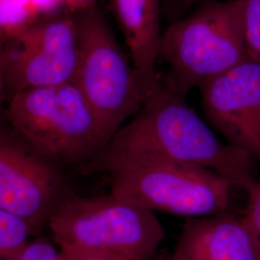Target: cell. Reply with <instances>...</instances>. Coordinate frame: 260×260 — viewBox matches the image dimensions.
<instances>
[{"label": "cell", "mask_w": 260, "mask_h": 260, "mask_svg": "<svg viewBox=\"0 0 260 260\" xmlns=\"http://www.w3.org/2000/svg\"><path fill=\"white\" fill-rule=\"evenodd\" d=\"M255 159L220 139L182 98L163 84L134 119L103 149L75 170L81 176L120 172L162 163L206 168L250 195L258 178Z\"/></svg>", "instance_id": "1"}, {"label": "cell", "mask_w": 260, "mask_h": 260, "mask_svg": "<svg viewBox=\"0 0 260 260\" xmlns=\"http://www.w3.org/2000/svg\"><path fill=\"white\" fill-rule=\"evenodd\" d=\"M248 59L244 0L199 5L163 32L158 54L169 67L162 82L182 98Z\"/></svg>", "instance_id": "2"}, {"label": "cell", "mask_w": 260, "mask_h": 260, "mask_svg": "<svg viewBox=\"0 0 260 260\" xmlns=\"http://www.w3.org/2000/svg\"><path fill=\"white\" fill-rule=\"evenodd\" d=\"M4 118L39 153L68 167H79L106 145L83 93L73 82L33 88L14 95Z\"/></svg>", "instance_id": "3"}, {"label": "cell", "mask_w": 260, "mask_h": 260, "mask_svg": "<svg viewBox=\"0 0 260 260\" xmlns=\"http://www.w3.org/2000/svg\"><path fill=\"white\" fill-rule=\"evenodd\" d=\"M78 59L74 83L83 93L106 144L147 101L139 76L96 5L75 12Z\"/></svg>", "instance_id": "4"}, {"label": "cell", "mask_w": 260, "mask_h": 260, "mask_svg": "<svg viewBox=\"0 0 260 260\" xmlns=\"http://www.w3.org/2000/svg\"><path fill=\"white\" fill-rule=\"evenodd\" d=\"M60 248L109 251L150 260L165 236L155 213L117 196H74L48 222Z\"/></svg>", "instance_id": "5"}, {"label": "cell", "mask_w": 260, "mask_h": 260, "mask_svg": "<svg viewBox=\"0 0 260 260\" xmlns=\"http://www.w3.org/2000/svg\"><path fill=\"white\" fill-rule=\"evenodd\" d=\"M111 194L151 211L201 218L232 211L233 190L206 168L162 163L112 173Z\"/></svg>", "instance_id": "6"}, {"label": "cell", "mask_w": 260, "mask_h": 260, "mask_svg": "<svg viewBox=\"0 0 260 260\" xmlns=\"http://www.w3.org/2000/svg\"><path fill=\"white\" fill-rule=\"evenodd\" d=\"M78 59L75 12L42 17L1 42L0 88L8 101L28 89L73 82Z\"/></svg>", "instance_id": "7"}, {"label": "cell", "mask_w": 260, "mask_h": 260, "mask_svg": "<svg viewBox=\"0 0 260 260\" xmlns=\"http://www.w3.org/2000/svg\"><path fill=\"white\" fill-rule=\"evenodd\" d=\"M66 168L39 153L4 118L0 130V208L18 214L33 232L48 224L76 195Z\"/></svg>", "instance_id": "8"}, {"label": "cell", "mask_w": 260, "mask_h": 260, "mask_svg": "<svg viewBox=\"0 0 260 260\" xmlns=\"http://www.w3.org/2000/svg\"><path fill=\"white\" fill-rule=\"evenodd\" d=\"M199 89L209 125L260 162V63L248 59Z\"/></svg>", "instance_id": "9"}, {"label": "cell", "mask_w": 260, "mask_h": 260, "mask_svg": "<svg viewBox=\"0 0 260 260\" xmlns=\"http://www.w3.org/2000/svg\"><path fill=\"white\" fill-rule=\"evenodd\" d=\"M168 260H258L242 216L188 218Z\"/></svg>", "instance_id": "10"}, {"label": "cell", "mask_w": 260, "mask_h": 260, "mask_svg": "<svg viewBox=\"0 0 260 260\" xmlns=\"http://www.w3.org/2000/svg\"><path fill=\"white\" fill-rule=\"evenodd\" d=\"M147 99L162 85L156 71L161 43L160 0H111Z\"/></svg>", "instance_id": "11"}, {"label": "cell", "mask_w": 260, "mask_h": 260, "mask_svg": "<svg viewBox=\"0 0 260 260\" xmlns=\"http://www.w3.org/2000/svg\"><path fill=\"white\" fill-rule=\"evenodd\" d=\"M33 233L24 218L0 208V260L18 259L27 249Z\"/></svg>", "instance_id": "12"}, {"label": "cell", "mask_w": 260, "mask_h": 260, "mask_svg": "<svg viewBox=\"0 0 260 260\" xmlns=\"http://www.w3.org/2000/svg\"><path fill=\"white\" fill-rule=\"evenodd\" d=\"M1 1V42L33 25L42 16L32 0Z\"/></svg>", "instance_id": "13"}, {"label": "cell", "mask_w": 260, "mask_h": 260, "mask_svg": "<svg viewBox=\"0 0 260 260\" xmlns=\"http://www.w3.org/2000/svg\"><path fill=\"white\" fill-rule=\"evenodd\" d=\"M244 25L248 57L260 63V0H244Z\"/></svg>", "instance_id": "14"}, {"label": "cell", "mask_w": 260, "mask_h": 260, "mask_svg": "<svg viewBox=\"0 0 260 260\" xmlns=\"http://www.w3.org/2000/svg\"><path fill=\"white\" fill-rule=\"evenodd\" d=\"M242 218L251 235L257 259L260 260V177L255 189L248 195V204Z\"/></svg>", "instance_id": "15"}, {"label": "cell", "mask_w": 260, "mask_h": 260, "mask_svg": "<svg viewBox=\"0 0 260 260\" xmlns=\"http://www.w3.org/2000/svg\"><path fill=\"white\" fill-rule=\"evenodd\" d=\"M17 260H61V254L52 242L40 236L30 242L27 249Z\"/></svg>", "instance_id": "16"}, {"label": "cell", "mask_w": 260, "mask_h": 260, "mask_svg": "<svg viewBox=\"0 0 260 260\" xmlns=\"http://www.w3.org/2000/svg\"><path fill=\"white\" fill-rule=\"evenodd\" d=\"M61 260H131L109 251H96L74 247L60 248Z\"/></svg>", "instance_id": "17"}, {"label": "cell", "mask_w": 260, "mask_h": 260, "mask_svg": "<svg viewBox=\"0 0 260 260\" xmlns=\"http://www.w3.org/2000/svg\"><path fill=\"white\" fill-rule=\"evenodd\" d=\"M42 17L68 9L64 0H32Z\"/></svg>", "instance_id": "18"}, {"label": "cell", "mask_w": 260, "mask_h": 260, "mask_svg": "<svg viewBox=\"0 0 260 260\" xmlns=\"http://www.w3.org/2000/svg\"><path fill=\"white\" fill-rule=\"evenodd\" d=\"M210 0H163L164 9H167L171 13H180L181 11L192 7L193 5H201Z\"/></svg>", "instance_id": "19"}, {"label": "cell", "mask_w": 260, "mask_h": 260, "mask_svg": "<svg viewBox=\"0 0 260 260\" xmlns=\"http://www.w3.org/2000/svg\"><path fill=\"white\" fill-rule=\"evenodd\" d=\"M64 2L70 11L77 12L94 6L96 0H64Z\"/></svg>", "instance_id": "20"}]
</instances>
